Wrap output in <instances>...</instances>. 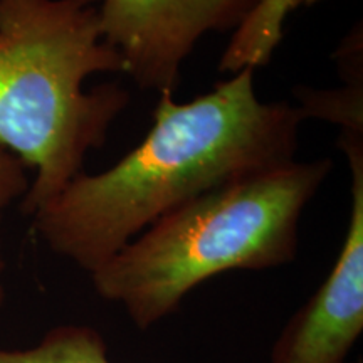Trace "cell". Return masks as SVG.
Returning <instances> with one entry per match:
<instances>
[{
  "mask_svg": "<svg viewBox=\"0 0 363 363\" xmlns=\"http://www.w3.org/2000/svg\"><path fill=\"white\" fill-rule=\"evenodd\" d=\"M301 121L298 106L257 98L251 67L187 103L162 91L143 142L111 169L72 179L33 216L35 230L91 274L184 203L293 162Z\"/></svg>",
  "mask_w": 363,
  "mask_h": 363,
  "instance_id": "6da1fadb",
  "label": "cell"
},
{
  "mask_svg": "<svg viewBox=\"0 0 363 363\" xmlns=\"http://www.w3.org/2000/svg\"><path fill=\"white\" fill-rule=\"evenodd\" d=\"M101 0H0V148L34 169L21 208L34 216L83 174L130 103L118 83L86 93L98 72H125L103 38Z\"/></svg>",
  "mask_w": 363,
  "mask_h": 363,
  "instance_id": "7a4b0ae2",
  "label": "cell"
},
{
  "mask_svg": "<svg viewBox=\"0 0 363 363\" xmlns=\"http://www.w3.org/2000/svg\"><path fill=\"white\" fill-rule=\"evenodd\" d=\"M331 169L328 158L293 160L184 203L91 272L98 296L150 330L217 274L289 264L303 211Z\"/></svg>",
  "mask_w": 363,
  "mask_h": 363,
  "instance_id": "3957f363",
  "label": "cell"
},
{
  "mask_svg": "<svg viewBox=\"0 0 363 363\" xmlns=\"http://www.w3.org/2000/svg\"><path fill=\"white\" fill-rule=\"evenodd\" d=\"M259 0H101L103 38L142 89L174 91L207 33L238 29Z\"/></svg>",
  "mask_w": 363,
  "mask_h": 363,
  "instance_id": "277c9868",
  "label": "cell"
},
{
  "mask_svg": "<svg viewBox=\"0 0 363 363\" xmlns=\"http://www.w3.org/2000/svg\"><path fill=\"white\" fill-rule=\"evenodd\" d=\"M352 170V212L323 284L281 330L269 363H347L363 331V136L342 135Z\"/></svg>",
  "mask_w": 363,
  "mask_h": 363,
  "instance_id": "5b68a950",
  "label": "cell"
},
{
  "mask_svg": "<svg viewBox=\"0 0 363 363\" xmlns=\"http://www.w3.org/2000/svg\"><path fill=\"white\" fill-rule=\"evenodd\" d=\"M296 9V0H259L249 16L240 22L220 59V71H256L266 66L283 38V24L289 12Z\"/></svg>",
  "mask_w": 363,
  "mask_h": 363,
  "instance_id": "8992f818",
  "label": "cell"
},
{
  "mask_svg": "<svg viewBox=\"0 0 363 363\" xmlns=\"http://www.w3.org/2000/svg\"><path fill=\"white\" fill-rule=\"evenodd\" d=\"M0 363H111L103 335L88 325H61L27 348L0 347Z\"/></svg>",
  "mask_w": 363,
  "mask_h": 363,
  "instance_id": "52a82bcc",
  "label": "cell"
},
{
  "mask_svg": "<svg viewBox=\"0 0 363 363\" xmlns=\"http://www.w3.org/2000/svg\"><path fill=\"white\" fill-rule=\"evenodd\" d=\"M348 86L335 91L298 89V110L303 120L321 118L338 125L343 135H363L362 72L347 76Z\"/></svg>",
  "mask_w": 363,
  "mask_h": 363,
  "instance_id": "ba28073f",
  "label": "cell"
},
{
  "mask_svg": "<svg viewBox=\"0 0 363 363\" xmlns=\"http://www.w3.org/2000/svg\"><path fill=\"white\" fill-rule=\"evenodd\" d=\"M27 167L16 155L0 148V224L4 214L17 199H22L29 190Z\"/></svg>",
  "mask_w": 363,
  "mask_h": 363,
  "instance_id": "9c48e42d",
  "label": "cell"
},
{
  "mask_svg": "<svg viewBox=\"0 0 363 363\" xmlns=\"http://www.w3.org/2000/svg\"><path fill=\"white\" fill-rule=\"evenodd\" d=\"M4 271H6V259H4L2 252V244H0V308L4 306V301H6V286H4Z\"/></svg>",
  "mask_w": 363,
  "mask_h": 363,
  "instance_id": "30bf717a",
  "label": "cell"
},
{
  "mask_svg": "<svg viewBox=\"0 0 363 363\" xmlns=\"http://www.w3.org/2000/svg\"><path fill=\"white\" fill-rule=\"evenodd\" d=\"M318 0H296V7L299 6H313Z\"/></svg>",
  "mask_w": 363,
  "mask_h": 363,
  "instance_id": "8fae6325",
  "label": "cell"
},
{
  "mask_svg": "<svg viewBox=\"0 0 363 363\" xmlns=\"http://www.w3.org/2000/svg\"><path fill=\"white\" fill-rule=\"evenodd\" d=\"M353 363H362V362H353Z\"/></svg>",
  "mask_w": 363,
  "mask_h": 363,
  "instance_id": "7c38bea8",
  "label": "cell"
}]
</instances>
